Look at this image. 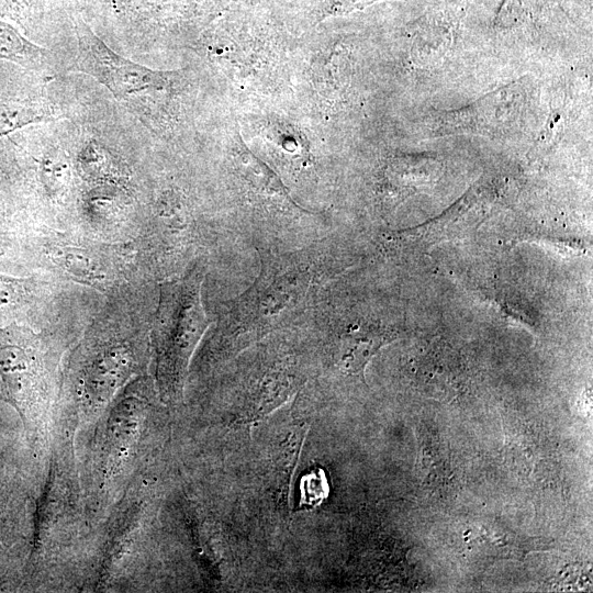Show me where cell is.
I'll use <instances>...</instances> for the list:
<instances>
[{
    "label": "cell",
    "instance_id": "12",
    "mask_svg": "<svg viewBox=\"0 0 593 593\" xmlns=\"http://www.w3.org/2000/svg\"><path fill=\"white\" fill-rule=\"evenodd\" d=\"M22 281L0 276V307L15 303L22 295Z\"/></svg>",
    "mask_w": 593,
    "mask_h": 593
},
{
    "label": "cell",
    "instance_id": "2",
    "mask_svg": "<svg viewBox=\"0 0 593 593\" xmlns=\"http://www.w3.org/2000/svg\"><path fill=\"white\" fill-rule=\"evenodd\" d=\"M202 281L203 270L195 265L159 288L152 335L156 380L168 401L181 395L190 358L210 325L201 300Z\"/></svg>",
    "mask_w": 593,
    "mask_h": 593
},
{
    "label": "cell",
    "instance_id": "1",
    "mask_svg": "<svg viewBox=\"0 0 593 593\" xmlns=\"http://www.w3.org/2000/svg\"><path fill=\"white\" fill-rule=\"evenodd\" d=\"M325 281V257L313 250L260 253L253 284L233 299L223 334L233 351L287 327L311 309Z\"/></svg>",
    "mask_w": 593,
    "mask_h": 593
},
{
    "label": "cell",
    "instance_id": "11",
    "mask_svg": "<svg viewBox=\"0 0 593 593\" xmlns=\"http://www.w3.org/2000/svg\"><path fill=\"white\" fill-rule=\"evenodd\" d=\"M70 179L67 158L59 152L47 153L41 161V180L51 197L65 192Z\"/></svg>",
    "mask_w": 593,
    "mask_h": 593
},
{
    "label": "cell",
    "instance_id": "3",
    "mask_svg": "<svg viewBox=\"0 0 593 593\" xmlns=\"http://www.w3.org/2000/svg\"><path fill=\"white\" fill-rule=\"evenodd\" d=\"M0 376L11 403L37 405L48 391L49 369L41 338L15 324L0 328Z\"/></svg>",
    "mask_w": 593,
    "mask_h": 593
},
{
    "label": "cell",
    "instance_id": "7",
    "mask_svg": "<svg viewBox=\"0 0 593 593\" xmlns=\"http://www.w3.org/2000/svg\"><path fill=\"white\" fill-rule=\"evenodd\" d=\"M49 53L0 20V59L40 70L48 64Z\"/></svg>",
    "mask_w": 593,
    "mask_h": 593
},
{
    "label": "cell",
    "instance_id": "10",
    "mask_svg": "<svg viewBox=\"0 0 593 593\" xmlns=\"http://www.w3.org/2000/svg\"><path fill=\"white\" fill-rule=\"evenodd\" d=\"M48 112L36 105L8 103L0 105V136H5L26 125L48 120Z\"/></svg>",
    "mask_w": 593,
    "mask_h": 593
},
{
    "label": "cell",
    "instance_id": "5",
    "mask_svg": "<svg viewBox=\"0 0 593 593\" xmlns=\"http://www.w3.org/2000/svg\"><path fill=\"white\" fill-rule=\"evenodd\" d=\"M131 358L123 347L101 353L90 366L87 388L91 398L108 400L128 374Z\"/></svg>",
    "mask_w": 593,
    "mask_h": 593
},
{
    "label": "cell",
    "instance_id": "4",
    "mask_svg": "<svg viewBox=\"0 0 593 593\" xmlns=\"http://www.w3.org/2000/svg\"><path fill=\"white\" fill-rule=\"evenodd\" d=\"M78 47L72 70L93 77L116 98L168 88L166 72L126 59L99 38L85 23L77 26Z\"/></svg>",
    "mask_w": 593,
    "mask_h": 593
},
{
    "label": "cell",
    "instance_id": "8",
    "mask_svg": "<svg viewBox=\"0 0 593 593\" xmlns=\"http://www.w3.org/2000/svg\"><path fill=\"white\" fill-rule=\"evenodd\" d=\"M49 256L74 277L86 282H103L108 279V273L99 259L85 249L55 247L49 250Z\"/></svg>",
    "mask_w": 593,
    "mask_h": 593
},
{
    "label": "cell",
    "instance_id": "6",
    "mask_svg": "<svg viewBox=\"0 0 593 593\" xmlns=\"http://www.w3.org/2000/svg\"><path fill=\"white\" fill-rule=\"evenodd\" d=\"M385 340L387 336L380 333H348L338 345L336 362L347 373L362 374L368 360Z\"/></svg>",
    "mask_w": 593,
    "mask_h": 593
},
{
    "label": "cell",
    "instance_id": "9",
    "mask_svg": "<svg viewBox=\"0 0 593 593\" xmlns=\"http://www.w3.org/2000/svg\"><path fill=\"white\" fill-rule=\"evenodd\" d=\"M236 161L243 178L249 181L251 186L258 189L261 188V191H266L269 194H277L291 200L279 179L262 161L251 155L245 146L237 152Z\"/></svg>",
    "mask_w": 593,
    "mask_h": 593
}]
</instances>
